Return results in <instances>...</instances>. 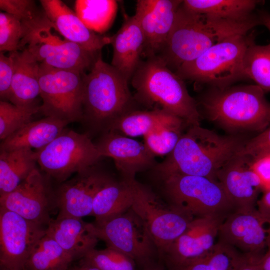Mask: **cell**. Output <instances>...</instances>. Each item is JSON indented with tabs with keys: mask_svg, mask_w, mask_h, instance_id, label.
<instances>
[{
	"mask_svg": "<svg viewBox=\"0 0 270 270\" xmlns=\"http://www.w3.org/2000/svg\"><path fill=\"white\" fill-rule=\"evenodd\" d=\"M256 84L212 88L200 103L206 116L234 133L262 132L270 126V102Z\"/></svg>",
	"mask_w": 270,
	"mask_h": 270,
	"instance_id": "cell-2",
	"label": "cell"
},
{
	"mask_svg": "<svg viewBox=\"0 0 270 270\" xmlns=\"http://www.w3.org/2000/svg\"><path fill=\"white\" fill-rule=\"evenodd\" d=\"M170 204L194 218L226 217L236 210L220 184L208 178L172 174L162 178Z\"/></svg>",
	"mask_w": 270,
	"mask_h": 270,
	"instance_id": "cell-7",
	"label": "cell"
},
{
	"mask_svg": "<svg viewBox=\"0 0 270 270\" xmlns=\"http://www.w3.org/2000/svg\"><path fill=\"white\" fill-rule=\"evenodd\" d=\"M83 74L40 64V111L68 124L82 120Z\"/></svg>",
	"mask_w": 270,
	"mask_h": 270,
	"instance_id": "cell-11",
	"label": "cell"
},
{
	"mask_svg": "<svg viewBox=\"0 0 270 270\" xmlns=\"http://www.w3.org/2000/svg\"><path fill=\"white\" fill-rule=\"evenodd\" d=\"M182 126H168L159 128L145 135L144 143L154 156L168 155L182 135Z\"/></svg>",
	"mask_w": 270,
	"mask_h": 270,
	"instance_id": "cell-35",
	"label": "cell"
},
{
	"mask_svg": "<svg viewBox=\"0 0 270 270\" xmlns=\"http://www.w3.org/2000/svg\"><path fill=\"white\" fill-rule=\"evenodd\" d=\"M254 36L238 35L214 44L175 72L182 80L225 88L246 78L242 68L246 50Z\"/></svg>",
	"mask_w": 270,
	"mask_h": 270,
	"instance_id": "cell-5",
	"label": "cell"
},
{
	"mask_svg": "<svg viewBox=\"0 0 270 270\" xmlns=\"http://www.w3.org/2000/svg\"><path fill=\"white\" fill-rule=\"evenodd\" d=\"M169 270H220L203 258L190 262L183 266Z\"/></svg>",
	"mask_w": 270,
	"mask_h": 270,
	"instance_id": "cell-43",
	"label": "cell"
},
{
	"mask_svg": "<svg viewBox=\"0 0 270 270\" xmlns=\"http://www.w3.org/2000/svg\"><path fill=\"white\" fill-rule=\"evenodd\" d=\"M79 262L94 266L100 270H136V262L132 258L109 247L92 250Z\"/></svg>",
	"mask_w": 270,
	"mask_h": 270,
	"instance_id": "cell-34",
	"label": "cell"
},
{
	"mask_svg": "<svg viewBox=\"0 0 270 270\" xmlns=\"http://www.w3.org/2000/svg\"><path fill=\"white\" fill-rule=\"evenodd\" d=\"M252 168L260 178L264 188L270 187V154L252 160Z\"/></svg>",
	"mask_w": 270,
	"mask_h": 270,
	"instance_id": "cell-41",
	"label": "cell"
},
{
	"mask_svg": "<svg viewBox=\"0 0 270 270\" xmlns=\"http://www.w3.org/2000/svg\"><path fill=\"white\" fill-rule=\"evenodd\" d=\"M248 139L240 134L220 135L200 125L191 126L156 170L162 178L180 174L217 180L218 171L243 148Z\"/></svg>",
	"mask_w": 270,
	"mask_h": 270,
	"instance_id": "cell-1",
	"label": "cell"
},
{
	"mask_svg": "<svg viewBox=\"0 0 270 270\" xmlns=\"http://www.w3.org/2000/svg\"><path fill=\"white\" fill-rule=\"evenodd\" d=\"M0 8L18 18L23 24L32 23L45 15L39 12L35 2L32 0H0Z\"/></svg>",
	"mask_w": 270,
	"mask_h": 270,
	"instance_id": "cell-38",
	"label": "cell"
},
{
	"mask_svg": "<svg viewBox=\"0 0 270 270\" xmlns=\"http://www.w3.org/2000/svg\"><path fill=\"white\" fill-rule=\"evenodd\" d=\"M242 68L246 78L254 80L264 92H270V44L261 46L252 41L244 54Z\"/></svg>",
	"mask_w": 270,
	"mask_h": 270,
	"instance_id": "cell-32",
	"label": "cell"
},
{
	"mask_svg": "<svg viewBox=\"0 0 270 270\" xmlns=\"http://www.w3.org/2000/svg\"><path fill=\"white\" fill-rule=\"evenodd\" d=\"M183 122L178 118L160 110H133L117 118L108 130L130 136H144L162 127L181 126Z\"/></svg>",
	"mask_w": 270,
	"mask_h": 270,
	"instance_id": "cell-28",
	"label": "cell"
},
{
	"mask_svg": "<svg viewBox=\"0 0 270 270\" xmlns=\"http://www.w3.org/2000/svg\"><path fill=\"white\" fill-rule=\"evenodd\" d=\"M40 3L52 27L64 38L93 53H98L105 46L111 44L112 36L98 34L88 28L63 2L40 0Z\"/></svg>",
	"mask_w": 270,
	"mask_h": 270,
	"instance_id": "cell-21",
	"label": "cell"
},
{
	"mask_svg": "<svg viewBox=\"0 0 270 270\" xmlns=\"http://www.w3.org/2000/svg\"><path fill=\"white\" fill-rule=\"evenodd\" d=\"M143 270H169L165 268L162 264H156L155 262L144 267Z\"/></svg>",
	"mask_w": 270,
	"mask_h": 270,
	"instance_id": "cell-48",
	"label": "cell"
},
{
	"mask_svg": "<svg viewBox=\"0 0 270 270\" xmlns=\"http://www.w3.org/2000/svg\"><path fill=\"white\" fill-rule=\"evenodd\" d=\"M26 30L22 22L5 12H0V51L10 52L20 50Z\"/></svg>",
	"mask_w": 270,
	"mask_h": 270,
	"instance_id": "cell-36",
	"label": "cell"
},
{
	"mask_svg": "<svg viewBox=\"0 0 270 270\" xmlns=\"http://www.w3.org/2000/svg\"><path fill=\"white\" fill-rule=\"evenodd\" d=\"M68 270H100L92 265L79 262L78 265L70 267Z\"/></svg>",
	"mask_w": 270,
	"mask_h": 270,
	"instance_id": "cell-47",
	"label": "cell"
},
{
	"mask_svg": "<svg viewBox=\"0 0 270 270\" xmlns=\"http://www.w3.org/2000/svg\"><path fill=\"white\" fill-rule=\"evenodd\" d=\"M132 186L131 208L144 222L162 258L194 218L165 203L136 179Z\"/></svg>",
	"mask_w": 270,
	"mask_h": 270,
	"instance_id": "cell-10",
	"label": "cell"
},
{
	"mask_svg": "<svg viewBox=\"0 0 270 270\" xmlns=\"http://www.w3.org/2000/svg\"><path fill=\"white\" fill-rule=\"evenodd\" d=\"M68 124L50 116L32 121L2 140L0 150H40L58 136Z\"/></svg>",
	"mask_w": 270,
	"mask_h": 270,
	"instance_id": "cell-26",
	"label": "cell"
},
{
	"mask_svg": "<svg viewBox=\"0 0 270 270\" xmlns=\"http://www.w3.org/2000/svg\"><path fill=\"white\" fill-rule=\"evenodd\" d=\"M138 100L181 119L189 126L200 125L195 100L181 78L158 56L142 60L131 79Z\"/></svg>",
	"mask_w": 270,
	"mask_h": 270,
	"instance_id": "cell-3",
	"label": "cell"
},
{
	"mask_svg": "<svg viewBox=\"0 0 270 270\" xmlns=\"http://www.w3.org/2000/svg\"><path fill=\"white\" fill-rule=\"evenodd\" d=\"M111 180L94 166L63 182L54 198L59 210L58 216L82 218L92 215L96 194Z\"/></svg>",
	"mask_w": 270,
	"mask_h": 270,
	"instance_id": "cell-17",
	"label": "cell"
},
{
	"mask_svg": "<svg viewBox=\"0 0 270 270\" xmlns=\"http://www.w3.org/2000/svg\"><path fill=\"white\" fill-rule=\"evenodd\" d=\"M96 144L102 157L113 159L123 179H134L137 172L148 168L154 162V156L144 143L116 132H107Z\"/></svg>",
	"mask_w": 270,
	"mask_h": 270,
	"instance_id": "cell-22",
	"label": "cell"
},
{
	"mask_svg": "<svg viewBox=\"0 0 270 270\" xmlns=\"http://www.w3.org/2000/svg\"><path fill=\"white\" fill-rule=\"evenodd\" d=\"M52 196L46 180L36 168L14 190L0 196V206L44 226L50 220Z\"/></svg>",
	"mask_w": 270,
	"mask_h": 270,
	"instance_id": "cell-19",
	"label": "cell"
},
{
	"mask_svg": "<svg viewBox=\"0 0 270 270\" xmlns=\"http://www.w3.org/2000/svg\"><path fill=\"white\" fill-rule=\"evenodd\" d=\"M262 270H270V236L268 242L267 248L260 261Z\"/></svg>",
	"mask_w": 270,
	"mask_h": 270,
	"instance_id": "cell-45",
	"label": "cell"
},
{
	"mask_svg": "<svg viewBox=\"0 0 270 270\" xmlns=\"http://www.w3.org/2000/svg\"><path fill=\"white\" fill-rule=\"evenodd\" d=\"M46 234L54 240L74 260L82 259L94 248L98 240L92 224L74 216H58L56 219L51 218Z\"/></svg>",
	"mask_w": 270,
	"mask_h": 270,
	"instance_id": "cell-24",
	"label": "cell"
},
{
	"mask_svg": "<svg viewBox=\"0 0 270 270\" xmlns=\"http://www.w3.org/2000/svg\"><path fill=\"white\" fill-rule=\"evenodd\" d=\"M46 15L26 26L20 50H26L40 64L62 70L84 73L90 69L99 53L88 52L78 44L62 38Z\"/></svg>",
	"mask_w": 270,
	"mask_h": 270,
	"instance_id": "cell-6",
	"label": "cell"
},
{
	"mask_svg": "<svg viewBox=\"0 0 270 270\" xmlns=\"http://www.w3.org/2000/svg\"><path fill=\"white\" fill-rule=\"evenodd\" d=\"M252 160L240 152L218 172L220 184L236 210L256 208L264 186L252 168Z\"/></svg>",
	"mask_w": 270,
	"mask_h": 270,
	"instance_id": "cell-18",
	"label": "cell"
},
{
	"mask_svg": "<svg viewBox=\"0 0 270 270\" xmlns=\"http://www.w3.org/2000/svg\"><path fill=\"white\" fill-rule=\"evenodd\" d=\"M98 240L144 267L154 262L156 246L142 219L130 208L123 214L92 224Z\"/></svg>",
	"mask_w": 270,
	"mask_h": 270,
	"instance_id": "cell-12",
	"label": "cell"
},
{
	"mask_svg": "<svg viewBox=\"0 0 270 270\" xmlns=\"http://www.w3.org/2000/svg\"><path fill=\"white\" fill-rule=\"evenodd\" d=\"M128 82L103 60L100 52L90 72L82 74V119L108 130L117 118L133 110L134 98Z\"/></svg>",
	"mask_w": 270,
	"mask_h": 270,
	"instance_id": "cell-4",
	"label": "cell"
},
{
	"mask_svg": "<svg viewBox=\"0 0 270 270\" xmlns=\"http://www.w3.org/2000/svg\"><path fill=\"white\" fill-rule=\"evenodd\" d=\"M256 208L262 215L270 218V186L263 190L257 202Z\"/></svg>",
	"mask_w": 270,
	"mask_h": 270,
	"instance_id": "cell-42",
	"label": "cell"
},
{
	"mask_svg": "<svg viewBox=\"0 0 270 270\" xmlns=\"http://www.w3.org/2000/svg\"><path fill=\"white\" fill-rule=\"evenodd\" d=\"M259 0H184L187 10L202 16L206 20L227 37L246 35L260 24L259 16L254 10Z\"/></svg>",
	"mask_w": 270,
	"mask_h": 270,
	"instance_id": "cell-14",
	"label": "cell"
},
{
	"mask_svg": "<svg viewBox=\"0 0 270 270\" xmlns=\"http://www.w3.org/2000/svg\"><path fill=\"white\" fill-rule=\"evenodd\" d=\"M14 73V62L12 56L0 53V100L9 101Z\"/></svg>",
	"mask_w": 270,
	"mask_h": 270,
	"instance_id": "cell-40",
	"label": "cell"
},
{
	"mask_svg": "<svg viewBox=\"0 0 270 270\" xmlns=\"http://www.w3.org/2000/svg\"><path fill=\"white\" fill-rule=\"evenodd\" d=\"M260 24L265 26L270 32V14L262 12L258 14Z\"/></svg>",
	"mask_w": 270,
	"mask_h": 270,
	"instance_id": "cell-46",
	"label": "cell"
},
{
	"mask_svg": "<svg viewBox=\"0 0 270 270\" xmlns=\"http://www.w3.org/2000/svg\"><path fill=\"white\" fill-rule=\"evenodd\" d=\"M133 180L116 182L112 179L98 191L94 200L92 214L95 222L121 214L131 208L134 200Z\"/></svg>",
	"mask_w": 270,
	"mask_h": 270,
	"instance_id": "cell-27",
	"label": "cell"
},
{
	"mask_svg": "<svg viewBox=\"0 0 270 270\" xmlns=\"http://www.w3.org/2000/svg\"><path fill=\"white\" fill-rule=\"evenodd\" d=\"M74 260L54 240L46 234L32 251L24 270H68Z\"/></svg>",
	"mask_w": 270,
	"mask_h": 270,
	"instance_id": "cell-31",
	"label": "cell"
},
{
	"mask_svg": "<svg viewBox=\"0 0 270 270\" xmlns=\"http://www.w3.org/2000/svg\"><path fill=\"white\" fill-rule=\"evenodd\" d=\"M222 40L201 14L187 10L182 3L166 43L156 56L176 72Z\"/></svg>",
	"mask_w": 270,
	"mask_h": 270,
	"instance_id": "cell-8",
	"label": "cell"
},
{
	"mask_svg": "<svg viewBox=\"0 0 270 270\" xmlns=\"http://www.w3.org/2000/svg\"><path fill=\"white\" fill-rule=\"evenodd\" d=\"M40 112V106H16L11 102L0 101V139L4 140L14 132L32 122L34 114Z\"/></svg>",
	"mask_w": 270,
	"mask_h": 270,
	"instance_id": "cell-33",
	"label": "cell"
},
{
	"mask_svg": "<svg viewBox=\"0 0 270 270\" xmlns=\"http://www.w3.org/2000/svg\"><path fill=\"white\" fill-rule=\"evenodd\" d=\"M14 62V73L9 101L20 106L34 105L40 96V63L26 49L10 52Z\"/></svg>",
	"mask_w": 270,
	"mask_h": 270,
	"instance_id": "cell-25",
	"label": "cell"
},
{
	"mask_svg": "<svg viewBox=\"0 0 270 270\" xmlns=\"http://www.w3.org/2000/svg\"><path fill=\"white\" fill-rule=\"evenodd\" d=\"M225 218H194L162 257L167 268L172 270L204 258L216 244L220 226Z\"/></svg>",
	"mask_w": 270,
	"mask_h": 270,
	"instance_id": "cell-16",
	"label": "cell"
},
{
	"mask_svg": "<svg viewBox=\"0 0 270 270\" xmlns=\"http://www.w3.org/2000/svg\"><path fill=\"white\" fill-rule=\"evenodd\" d=\"M112 37L111 65L129 82L142 60L144 44L143 32L134 16L124 14L120 28Z\"/></svg>",
	"mask_w": 270,
	"mask_h": 270,
	"instance_id": "cell-23",
	"label": "cell"
},
{
	"mask_svg": "<svg viewBox=\"0 0 270 270\" xmlns=\"http://www.w3.org/2000/svg\"><path fill=\"white\" fill-rule=\"evenodd\" d=\"M240 152L252 160L270 154V126L256 136L249 138Z\"/></svg>",
	"mask_w": 270,
	"mask_h": 270,
	"instance_id": "cell-39",
	"label": "cell"
},
{
	"mask_svg": "<svg viewBox=\"0 0 270 270\" xmlns=\"http://www.w3.org/2000/svg\"><path fill=\"white\" fill-rule=\"evenodd\" d=\"M218 236L243 254L262 257L270 236V218L256 208L235 210L224 218Z\"/></svg>",
	"mask_w": 270,
	"mask_h": 270,
	"instance_id": "cell-15",
	"label": "cell"
},
{
	"mask_svg": "<svg viewBox=\"0 0 270 270\" xmlns=\"http://www.w3.org/2000/svg\"><path fill=\"white\" fill-rule=\"evenodd\" d=\"M180 0H138L134 16L143 32V56H158L163 48L174 22Z\"/></svg>",
	"mask_w": 270,
	"mask_h": 270,
	"instance_id": "cell-20",
	"label": "cell"
},
{
	"mask_svg": "<svg viewBox=\"0 0 270 270\" xmlns=\"http://www.w3.org/2000/svg\"><path fill=\"white\" fill-rule=\"evenodd\" d=\"M35 154L41 170L62 182L72 174L95 166L102 158L88 135L66 128Z\"/></svg>",
	"mask_w": 270,
	"mask_h": 270,
	"instance_id": "cell-9",
	"label": "cell"
},
{
	"mask_svg": "<svg viewBox=\"0 0 270 270\" xmlns=\"http://www.w3.org/2000/svg\"><path fill=\"white\" fill-rule=\"evenodd\" d=\"M0 270H8L6 269V268H5L2 267V266H0Z\"/></svg>",
	"mask_w": 270,
	"mask_h": 270,
	"instance_id": "cell-49",
	"label": "cell"
},
{
	"mask_svg": "<svg viewBox=\"0 0 270 270\" xmlns=\"http://www.w3.org/2000/svg\"><path fill=\"white\" fill-rule=\"evenodd\" d=\"M244 256V254L218 240L202 258L220 270H238Z\"/></svg>",
	"mask_w": 270,
	"mask_h": 270,
	"instance_id": "cell-37",
	"label": "cell"
},
{
	"mask_svg": "<svg viewBox=\"0 0 270 270\" xmlns=\"http://www.w3.org/2000/svg\"><path fill=\"white\" fill-rule=\"evenodd\" d=\"M261 258L244 254L243 260L238 270H262L260 264Z\"/></svg>",
	"mask_w": 270,
	"mask_h": 270,
	"instance_id": "cell-44",
	"label": "cell"
},
{
	"mask_svg": "<svg viewBox=\"0 0 270 270\" xmlns=\"http://www.w3.org/2000/svg\"><path fill=\"white\" fill-rule=\"evenodd\" d=\"M36 162L32 150H0V196L14 190L36 168Z\"/></svg>",
	"mask_w": 270,
	"mask_h": 270,
	"instance_id": "cell-29",
	"label": "cell"
},
{
	"mask_svg": "<svg viewBox=\"0 0 270 270\" xmlns=\"http://www.w3.org/2000/svg\"><path fill=\"white\" fill-rule=\"evenodd\" d=\"M118 10L114 0H76L74 12L91 30L102 34L112 24Z\"/></svg>",
	"mask_w": 270,
	"mask_h": 270,
	"instance_id": "cell-30",
	"label": "cell"
},
{
	"mask_svg": "<svg viewBox=\"0 0 270 270\" xmlns=\"http://www.w3.org/2000/svg\"><path fill=\"white\" fill-rule=\"evenodd\" d=\"M46 228L0 206V266L24 270Z\"/></svg>",
	"mask_w": 270,
	"mask_h": 270,
	"instance_id": "cell-13",
	"label": "cell"
}]
</instances>
